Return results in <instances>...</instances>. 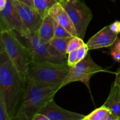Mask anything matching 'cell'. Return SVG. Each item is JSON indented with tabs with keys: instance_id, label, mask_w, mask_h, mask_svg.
Instances as JSON below:
<instances>
[{
	"instance_id": "obj_18",
	"label": "cell",
	"mask_w": 120,
	"mask_h": 120,
	"mask_svg": "<svg viewBox=\"0 0 120 120\" xmlns=\"http://www.w3.org/2000/svg\"><path fill=\"white\" fill-rule=\"evenodd\" d=\"M71 34L66 29L54 21V38H72Z\"/></svg>"
},
{
	"instance_id": "obj_3",
	"label": "cell",
	"mask_w": 120,
	"mask_h": 120,
	"mask_svg": "<svg viewBox=\"0 0 120 120\" xmlns=\"http://www.w3.org/2000/svg\"><path fill=\"white\" fill-rule=\"evenodd\" d=\"M12 32L20 43L26 48L31 61L68 64L67 57L61 56L49 43L43 41L36 32H20L16 30H12Z\"/></svg>"
},
{
	"instance_id": "obj_27",
	"label": "cell",
	"mask_w": 120,
	"mask_h": 120,
	"mask_svg": "<svg viewBox=\"0 0 120 120\" xmlns=\"http://www.w3.org/2000/svg\"><path fill=\"white\" fill-rule=\"evenodd\" d=\"M19 1H21V2H23V3L25 4L28 5V6L30 7L31 8L35 9V8H34V1H33V0H19Z\"/></svg>"
},
{
	"instance_id": "obj_28",
	"label": "cell",
	"mask_w": 120,
	"mask_h": 120,
	"mask_svg": "<svg viewBox=\"0 0 120 120\" xmlns=\"http://www.w3.org/2000/svg\"><path fill=\"white\" fill-rule=\"evenodd\" d=\"M114 45V48L117 49V50H118L120 52V38L117 39V40L116 41V42H115Z\"/></svg>"
},
{
	"instance_id": "obj_29",
	"label": "cell",
	"mask_w": 120,
	"mask_h": 120,
	"mask_svg": "<svg viewBox=\"0 0 120 120\" xmlns=\"http://www.w3.org/2000/svg\"><path fill=\"white\" fill-rule=\"evenodd\" d=\"M7 0H0V10H2L5 7Z\"/></svg>"
},
{
	"instance_id": "obj_22",
	"label": "cell",
	"mask_w": 120,
	"mask_h": 120,
	"mask_svg": "<svg viewBox=\"0 0 120 120\" xmlns=\"http://www.w3.org/2000/svg\"><path fill=\"white\" fill-rule=\"evenodd\" d=\"M77 50H74L69 53L68 58V64L70 67H73L77 63Z\"/></svg>"
},
{
	"instance_id": "obj_1",
	"label": "cell",
	"mask_w": 120,
	"mask_h": 120,
	"mask_svg": "<svg viewBox=\"0 0 120 120\" xmlns=\"http://www.w3.org/2000/svg\"><path fill=\"white\" fill-rule=\"evenodd\" d=\"M26 82L22 78L0 42V96L4 99L11 120L17 112Z\"/></svg>"
},
{
	"instance_id": "obj_17",
	"label": "cell",
	"mask_w": 120,
	"mask_h": 120,
	"mask_svg": "<svg viewBox=\"0 0 120 120\" xmlns=\"http://www.w3.org/2000/svg\"><path fill=\"white\" fill-rule=\"evenodd\" d=\"M111 114L110 109L103 105L85 116L83 120H108Z\"/></svg>"
},
{
	"instance_id": "obj_24",
	"label": "cell",
	"mask_w": 120,
	"mask_h": 120,
	"mask_svg": "<svg viewBox=\"0 0 120 120\" xmlns=\"http://www.w3.org/2000/svg\"><path fill=\"white\" fill-rule=\"evenodd\" d=\"M110 54H111V56H112L113 59L116 62H120V52L118 50H117V49L113 48L111 49Z\"/></svg>"
},
{
	"instance_id": "obj_2",
	"label": "cell",
	"mask_w": 120,
	"mask_h": 120,
	"mask_svg": "<svg viewBox=\"0 0 120 120\" xmlns=\"http://www.w3.org/2000/svg\"><path fill=\"white\" fill-rule=\"evenodd\" d=\"M60 84L49 85L27 81L25 90L13 120H32L60 89Z\"/></svg>"
},
{
	"instance_id": "obj_16",
	"label": "cell",
	"mask_w": 120,
	"mask_h": 120,
	"mask_svg": "<svg viewBox=\"0 0 120 120\" xmlns=\"http://www.w3.org/2000/svg\"><path fill=\"white\" fill-rule=\"evenodd\" d=\"M71 38H54L50 42L49 45L63 57H67V50L69 41Z\"/></svg>"
},
{
	"instance_id": "obj_20",
	"label": "cell",
	"mask_w": 120,
	"mask_h": 120,
	"mask_svg": "<svg viewBox=\"0 0 120 120\" xmlns=\"http://www.w3.org/2000/svg\"><path fill=\"white\" fill-rule=\"evenodd\" d=\"M0 120H11L4 99L0 96Z\"/></svg>"
},
{
	"instance_id": "obj_9",
	"label": "cell",
	"mask_w": 120,
	"mask_h": 120,
	"mask_svg": "<svg viewBox=\"0 0 120 120\" xmlns=\"http://www.w3.org/2000/svg\"><path fill=\"white\" fill-rule=\"evenodd\" d=\"M20 15L24 31L37 32L42 22L43 18L35 11L28 5L19 0H12Z\"/></svg>"
},
{
	"instance_id": "obj_30",
	"label": "cell",
	"mask_w": 120,
	"mask_h": 120,
	"mask_svg": "<svg viewBox=\"0 0 120 120\" xmlns=\"http://www.w3.org/2000/svg\"><path fill=\"white\" fill-rule=\"evenodd\" d=\"M67 0H60V3H63V2H65V1H66Z\"/></svg>"
},
{
	"instance_id": "obj_5",
	"label": "cell",
	"mask_w": 120,
	"mask_h": 120,
	"mask_svg": "<svg viewBox=\"0 0 120 120\" xmlns=\"http://www.w3.org/2000/svg\"><path fill=\"white\" fill-rule=\"evenodd\" d=\"M0 42L22 78L27 82L26 75L31 59L26 48L17 39L12 30L1 32Z\"/></svg>"
},
{
	"instance_id": "obj_12",
	"label": "cell",
	"mask_w": 120,
	"mask_h": 120,
	"mask_svg": "<svg viewBox=\"0 0 120 120\" xmlns=\"http://www.w3.org/2000/svg\"><path fill=\"white\" fill-rule=\"evenodd\" d=\"M48 14L65 29H66L73 36H77L76 29L68 15L60 2L55 4L48 11Z\"/></svg>"
},
{
	"instance_id": "obj_15",
	"label": "cell",
	"mask_w": 120,
	"mask_h": 120,
	"mask_svg": "<svg viewBox=\"0 0 120 120\" xmlns=\"http://www.w3.org/2000/svg\"><path fill=\"white\" fill-rule=\"evenodd\" d=\"M34 8L38 14L43 18L48 14L49 9L57 2H60V0H33Z\"/></svg>"
},
{
	"instance_id": "obj_21",
	"label": "cell",
	"mask_w": 120,
	"mask_h": 120,
	"mask_svg": "<svg viewBox=\"0 0 120 120\" xmlns=\"http://www.w3.org/2000/svg\"><path fill=\"white\" fill-rule=\"evenodd\" d=\"M89 50V48L87 43H84L83 45H82L80 48L77 49V63L80 61L84 59L87 56L88 54V52Z\"/></svg>"
},
{
	"instance_id": "obj_10",
	"label": "cell",
	"mask_w": 120,
	"mask_h": 120,
	"mask_svg": "<svg viewBox=\"0 0 120 120\" xmlns=\"http://www.w3.org/2000/svg\"><path fill=\"white\" fill-rule=\"evenodd\" d=\"M38 112L45 115L49 120H81L85 117L83 114L60 107L55 103L53 99L49 101Z\"/></svg>"
},
{
	"instance_id": "obj_6",
	"label": "cell",
	"mask_w": 120,
	"mask_h": 120,
	"mask_svg": "<svg viewBox=\"0 0 120 120\" xmlns=\"http://www.w3.org/2000/svg\"><path fill=\"white\" fill-rule=\"evenodd\" d=\"M61 4L71 19L77 36L83 39L88 26L93 18L91 10L84 0H67Z\"/></svg>"
},
{
	"instance_id": "obj_13",
	"label": "cell",
	"mask_w": 120,
	"mask_h": 120,
	"mask_svg": "<svg viewBox=\"0 0 120 120\" xmlns=\"http://www.w3.org/2000/svg\"><path fill=\"white\" fill-rule=\"evenodd\" d=\"M103 105L120 120V86L115 82L111 85L110 93Z\"/></svg>"
},
{
	"instance_id": "obj_25",
	"label": "cell",
	"mask_w": 120,
	"mask_h": 120,
	"mask_svg": "<svg viewBox=\"0 0 120 120\" xmlns=\"http://www.w3.org/2000/svg\"><path fill=\"white\" fill-rule=\"evenodd\" d=\"M32 120H49L48 117L43 114L41 112H37L34 115Z\"/></svg>"
},
{
	"instance_id": "obj_11",
	"label": "cell",
	"mask_w": 120,
	"mask_h": 120,
	"mask_svg": "<svg viewBox=\"0 0 120 120\" xmlns=\"http://www.w3.org/2000/svg\"><path fill=\"white\" fill-rule=\"evenodd\" d=\"M118 39V34L113 32L106 26L90 38L87 42L89 50L107 48L113 45Z\"/></svg>"
},
{
	"instance_id": "obj_26",
	"label": "cell",
	"mask_w": 120,
	"mask_h": 120,
	"mask_svg": "<svg viewBox=\"0 0 120 120\" xmlns=\"http://www.w3.org/2000/svg\"><path fill=\"white\" fill-rule=\"evenodd\" d=\"M115 75H116V80L114 82L120 86V68L115 72Z\"/></svg>"
},
{
	"instance_id": "obj_19",
	"label": "cell",
	"mask_w": 120,
	"mask_h": 120,
	"mask_svg": "<svg viewBox=\"0 0 120 120\" xmlns=\"http://www.w3.org/2000/svg\"><path fill=\"white\" fill-rule=\"evenodd\" d=\"M84 44L83 39L78 37V36H73L71 38L70 41H69V45H68V50L67 52L68 54L74 50H77L79 48H80L82 45Z\"/></svg>"
},
{
	"instance_id": "obj_14",
	"label": "cell",
	"mask_w": 120,
	"mask_h": 120,
	"mask_svg": "<svg viewBox=\"0 0 120 120\" xmlns=\"http://www.w3.org/2000/svg\"><path fill=\"white\" fill-rule=\"evenodd\" d=\"M37 33L47 43H49L54 38V20L48 14L43 18Z\"/></svg>"
},
{
	"instance_id": "obj_4",
	"label": "cell",
	"mask_w": 120,
	"mask_h": 120,
	"mask_svg": "<svg viewBox=\"0 0 120 120\" xmlns=\"http://www.w3.org/2000/svg\"><path fill=\"white\" fill-rule=\"evenodd\" d=\"M70 68L68 64L31 61L27 71V81L49 85H61Z\"/></svg>"
},
{
	"instance_id": "obj_8",
	"label": "cell",
	"mask_w": 120,
	"mask_h": 120,
	"mask_svg": "<svg viewBox=\"0 0 120 120\" xmlns=\"http://www.w3.org/2000/svg\"><path fill=\"white\" fill-rule=\"evenodd\" d=\"M24 31L20 15L12 0H7L5 7L0 10V31Z\"/></svg>"
},
{
	"instance_id": "obj_23",
	"label": "cell",
	"mask_w": 120,
	"mask_h": 120,
	"mask_svg": "<svg viewBox=\"0 0 120 120\" xmlns=\"http://www.w3.org/2000/svg\"><path fill=\"white\" fill-rule=\"evenodd\" d=\"M110 29L117 34H120V21H116L109 25Z\"/></svg>"
},
{
	"instance_id": "obj_31",
	"label": "cell",
	"mask_w": 120,
	"mask_h": 120,
	"mask_svg": "<svg viewBox=\"0 0 120 120\" xmlns=\"http://www.w3.org/2000/svg\"><path fill=\"white\" fill-rule=\"evenodd\" d=\"M110 1H112V2H116V0H110Z\"/></svg>"
},
{
	"instance_id": "obj_7",
	"label": "cell",
	"mask_w": 120,
	"mask_h": 120,
	"mask_svg": "<svg viewBox=\"0 0 120 120\" xmlns=\"http://www.w3.org/2000/svg\"><path fill=\"white\" fill-rule=\"evenodd\" d=\"M104 71L105 70L100 66L94 62L89 53L84 59L78 62L75 66L70 67L69 73L61 84L60 89L69 83L80 82L86 86L90 93V79L94 74Z\"/></svg>"
}]
</instances>
